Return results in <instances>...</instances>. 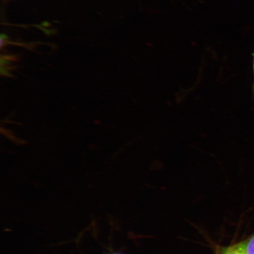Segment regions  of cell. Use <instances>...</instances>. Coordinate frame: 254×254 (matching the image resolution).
Listing matches in <instances>:
<instances>
[{"label": "cell", "mask_w": 254, "mask_h": 254, "mask_svg": "<svg viewBox=\"0 0 254 254\" xmlns=\"http://www.w3.org/2000/svg\"><path fill=\"white\" fill-rule=\"evenodd\" d=\"M220 254H246V253L242 242L221 250Z\"/></svg>", "instance_id": "obj_1"}, {"label": "cell", "mask_w": 254, "mask_h": 254, "mask_svg": "<svg viewBox=\"0 0 254 254\" xmlns=\"http://www.w3.org/2000/svg\"><path fill=\"white\" fill-rule=\"evenodd\" d=\"M246 254H254V234L249 240L243 242Z\"/></svg>", "instance_id": "obj_2"}, {"label": "cell", "mask_w": 254, "mask_h": 254, "mask_svg": "<svg viewBox=\"0 0 254 254\" xmlns=\"http://www.w3.org/2000/svg\"><path fill=\"white\" fill-rule=\"evenodd\" d=\"M254 57V61H253V71H254V53L253 55ZM253 90L254 91V84H253Z\"/></svg>", "instance_id": "obj_3"}]
</instances>
